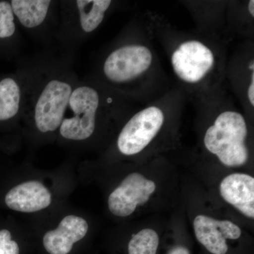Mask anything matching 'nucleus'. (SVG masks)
I'll return each mask as SVG.
<instances>
[{"instance_id": "1", "label": "nucleus", "mask_w": 254, "mask_h": 254, "mask_svg": "<svg viewBox=\"0 0 254 254\" xmlns=\"http://www.w3.org/2000/svg\"><path fill=\"white\" fill-rule=\"evenodd\" d=\"M247 123L238 112L227 110L217 117L205 133V148L216 155L223 165L238 167L247 163L249 151L246 145Z\"/></svg>"}, {"instance_id": "2", "label": "nucleus", "mask_w": 254, "mask_h": 254, "mask_svg": "<svg viewBox=\"0 0 254 254\" xmlns=\"http://www.w3.org/2000/svg\"><path fill=\"white\" fill-rule=\"evenodd\" d=\"M74 86L61 76H48L38 85L29 108L38 131L47 133L59 129Z\"/></svg>"}, {"instance_id": "3", "label": "nucleus", "mask_w": 254, "mask_h": 254, "mask_svg": "<svg viewBox=\"0 0 254 254\" xmlns=\"http://www.w3.org/2000/svg\"><path fill=\"white\" fill-rule=\"evenodd\" d=\"M103 105L101 95L95 87L88 84L75 86L59 128L60 135L70 141L89 138L96 128Z\"/></svg>"}, {"instance_id": "4", "label": "nucleus", "mask_w": 254, "mask_h": 254, "mask_svg": "<svg viewBox=\"0 0 254 254\" xmlns=\"http://www.w3.org/2000/svg\"><path fill=\"white\" fill-rule=\"evenodd\" d=\"M153 61V53L149 48L138 43H128L107 55L102 65V72L111 84L126 86L143 76Z\"/></svg>"}, {"instance_id": "5", "label": "nucleus", "mask_w": 254, "mask_h": 254, "mask_svg": "<svg viewBox=\"0 0 254 254\" xmlns=\"http://www.w3.org/2000/svg\"><path fill=\"white\" fill-rule=\"evenodd\" d=\"M170 60L177 77L192 85L203 81L215 64L213 50L197 40H188L179 44L173 50Z\"/></svg>"}, {"instance_id": "6", "label": "nucleus", "mask_w": 254, "mask_h": 254, "mask_svg": "<svg viewBox=\"0 0 254 254\" xmlns=\"http://www.w3.org/2000/svg\"><path fill=\"white\" fill-rule=\"evenodd\" d=\"M165 122L163 110L153 105L135 114L123 127L118 138L120 153L138 154L154 139Z\"/></svg>"}, {"instance_id": "7", "label": "nucleus", "mask_w": 254, "mask_h": 254, "mask_svg": "<svg viewBox=\"0 0 254 254\" xmlns=\"http://www.w3.org/2000/svg\"><path fill=\"white\" fill-rule=\"evenodd\" d=\"M155 190V184L151 180L139 173L130 174L110 193L108 198L110 212L118 217L129 216L138 205L148 201Z\"/></svg>"}, {"instance_id": "8", "label": "nucleus", "mask_w": 254, "mask_h": 254, "mask_svg": "<svg viewBox=\"0 0 254 254\" xmlns=\"http://www.w3.org/2000/svg\"><path fill=\"white\" fill-rule=\"evenodd\" d=\"M193 227L197 240L213 254H226L227 240H237L242 234L240 227L233 222L203 215L195 217Z\"/></svg>"}, {"instance_id": "9", "label": "nucleus", "mask_w": 254, "mask_h": 254, "mask_svg": "<svg viewBox=\"0 0 254 254\" xmlns=\"http://www.w3.org/2000/svg\"><path fill=\"white\" fill-rule=\"evenodd\" d=\"M88 222L76 215H67L61 220L58 228L45 234L43 246L50 254H68L73 245L86 236Z\"/></svg>"}, {"instance_id": "10", "label": "nucleus", "mask_w": 254, "mask_h": 254, "mask_svg": "<svg viewBox=\"0 0 254 254\" xmlns=\"http://www.w3.org/2000/svg\"><path fill=\"white\" fill-rule=\"evenodd\" d=\"M52 202L50 190L41 182L31 180L14 187L6 193L8 208L21 213H34L48 208Z\"/></svg>"}, {"instance_id": "11", "label": "nucleus", "mask_w": 254, "mask_h": 254, "mask_svg": "<svg viewBox=\"0 0 254 254\" xmlns=\"http://www.w3.org/2000/svg\"><path fill=\"white\" fill-rule=\"evenodd\" d=\"M220 193L227 203L248 218L254 217V179L246 174H232L223 179Z\"/></svg>"}, {"instance_id": "12", "label": "nucleus", "mask_w": 254, "mask_h": 254, "mask_svg": "<svg viewBox=\"0 0 254 254\" xmlns=\"http://www.w3.org/2000/svg\"><path fill=\"white\" fill-rule=\"evenodd\" d=\"M15 18L28 29L41 26L49 14L50 0H12L10 1Z\"/></svg>"}, {"instance_id": "13", "label": "nucleus", "mask_w": 254, "mask_h": 254, "mask_svg": "<svg viewBox=\"0 0 254 254\" xmlns=\"http://www.w3.org/2000/svg\"><path fill=\"white\" fill-rule=\"evenodd\" d=\"M80 29L84 33H91L97 29L111 6L110 0H77L74 1Z\"/></svg>"}, {"instance_id": "14", "label": "nucleus", "mask_w": 254, "mask_h": 254, "mask_svg": "<svg viewBox=\"0 0 254 254\" xmlns=\"http://www.w3.org/2000/svg\"><path fill=\"white\" fill-rule=\"evenodd\" d=\"M24 106V91L13 77L0 80V122L15 118Z\"/></svg>"}, {"instance_id": "15", "label": "nucleus", "mask_w": 254, "mask_h": 254, "mask_svg": "<svg viewBox=\"0 0 254 254\" xmlns=\"http://www.w3.org/2000/svg\"><path fill=\"white\" fill-rule=\"evenodd\" d=\"M158 245V234L151 229H144L130 240L128 254H156Z\"/></svg>"}, {"instance_id": "16", "label": "nucleus", "mask_w": 254, "mask_h": 254, "mask_svg": "<svg viewBox=\"0 0 254 254\" xmlns=\"http://www.w3.org/2000/svg\"><path fill=\"white\" fill-rule=\"evenodd\" d=\"M15 16L11 3L0 1V40L10 39L16 32Z\"/></svg>"}, {"instance_id": "17", "label": "nucleus", "mask_w": 254, "mask_h": 254, "mask_svg": "<svg viewBox=\"0 0 254 254\" xmlns=\"http://www.w3.org/2000/svg\"><path fill=\"white\" fill-rule=\"evenodd\" d=\"M0 254H19L18 244L11 240L9 230H0Z\"/></svg>"}, {"instance_id": "18", "label": "nucleus", "mask_w": 254, "mask_h": 254, "mask_svg": "<svg viewBox=\"0 0 254 254\" xmlns=\"http://www.w3.org/2000/svg\"><path fill=\"white\" fill-rule=\"evenodd\" d=\"M247 97L252 107L254 106V69L252 70L251 74V83L247 89Z\"/></svg>"}, {"instance_id": "19", "label": "nucleus", "mask_w": 254, "mask_h": 254, "mask_svg": "<svg viewBox=\"0 0 254 254\" xmlns=\"http://www.w3.org/2000/svg\"><path fill=\"white\" fill-rule=\"evenodd\" d=\"M169 254H190V253L185 247H177L174 248Z\"/></svg>"}, {"instance_id": "20", "label": "nucleus", "mask_w": 254, "mask_h": 254, "mask_svg": "<svg viewBox=\"0 0 254 254\" xmlns=\"http://www.w3.org/2000/svg\"><path fill=\"white\" fill-rule=\"evenodd\" d=\"M248 10H249V12H250L251 16H252V17L254 18V0H251V1H250V2H249Z\"/></svg>"}]
</instances>
